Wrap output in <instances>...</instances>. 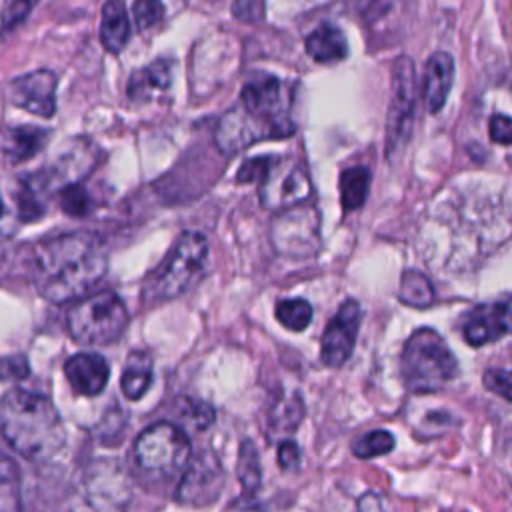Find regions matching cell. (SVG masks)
Segmentation results:
<instances>
[{
    "instance_id": "ba28073f",
    "label": "cell",
    "mask_w": 512,
    "mask_h": 512,
    "mask_svg": "<svg viewBox=\"0 0 512 512\" xmlns=\"http://www.w3.org/2000/svg\"><path fill=\"white\" fill-rule=\"evenodd\" d=\"M270 138L294 134L290 118V92L276 76H258L244 84L238 102Z\"/></svg>"
},
{
    "instance_id": "4316f807",
    "label": "cell",
    "mask_w": 512,
    "mask_h": 512,
    "mask_svg": "<svg viewBox=\"0 0 512 512\" xmlns=\"http://www.w3.org/2000/svg\"><path fill=\"white\" fill-rule=\"evenodd\" d=\"M16 204H18V216L20 220H36L44 214V202L40 200V184L34 176H22L18 180V192H16Z\"/></svg>"
},
{
    "instance_id": "cb8c5ba5",
    "label": "cell",
    "mask_w": 512,
    "mask_h": 512,
    "mask_svg": "<svg viewBox=\"0 0 512 512\" xmlns=\"http://www.w3.org/2000/svg\"><path fill=\"white\" fill-rule=\"evenodd\" d=\"M370 188V170L366 166H352L340 174V200L346 212L362 208Z\"/></svg>"
},
{
    "instance_id": "52a82bcc",
    "label": "cell",
    "mask_w": 512,
    "mask_h": 512,
    "mask_svg": "<svg viewBox=\"0 0 512 512\" xmlns=\"http://www.w3.org/2000/svg\"><path fill=\"white\" fill-rule=\"evenodd\" d=\"M134 456L142 470L174 476L184 470L192 458V446L186 432L170 422L148 426L134 444Z\"/></svg>"
},
{
    "instance_id": "d4e9b609",
    "label": "cell",
    "mask_w": 512,
    "mask_h": 512,
    "mask_svg": "<svg viewBox=\"0 0 512 512\" xmlns=\"http://www.w3.org/2000/svg\"><path fill=\"white\" fill-rule=\"evenodd\" d=\"M398 298L412 308H428L434 302L432 282L418 270H406L400 278Z\"/></svg>"
},
{
    "instance_id": "3957f363",
    "label": "cell",
    "mask_w": 512,
    "mask_h": 512,
    "mask_svg": "<svg viewBox=\"0 0 512 512\" xmlns=\"http://www.w3.org/2000/svg\"><path fill=\"white\" fill-rule=\"evenodd\" d=\"M400 370L408 390L426 394L446 386L456 376L458 362L438 332L420 328L404 344Z\"/></svg>"
},
{
    "instance_id": "836d02e7",
    "label": "cell",
    "mask_w": 512,
    "mask_h": 512,
    "mask_svg": "<svg viewBox=\"0 0 512 512\" xmlns=\"http://www.w3.org/2000/svg\"><path fill=\"white\" fill-rule=\"evenodd\" d=\"M132 16L140 30H148L162 20L164 4L162 0H134Z\"/></svg>"
},
{
    "instance_id": "ffe728a7",
    "label": "cell",
    "mask_w": 512,
    "mask_h": 512,
    "mask_svg": "<svg viewBox=\"0 0 512 512\" xmlns=\"http://www.w3.org/2000/svg\"><path fill=\"white\" fill-rule=\"evenodd\" d=\"M304 44L308 56L320 64L340 62L348 56V42L344 32L330 22H322L320 26H316L306 36Z\"/></svg>"
},
{
    "instance_id": "30bf717a",
    "label": "cell",
    "mask_w": 512,
    "mask_h": 512,
    "mask_svg": "<svg viewBox=\"0 0 512 512\" xmlns=\"http://www.w3.org/2000/svg\"><path fill=\"white\" fill-rule=\"evenodd\" d=\"M260 202L268 210H286L302 204L310 192V176L298 162H286L280 156H272L264 178L258 182Z\"/></svg>"
},
{
    "instance_id": "e575fe53",
    "label": "cell",
    "mask_w": 512,
    "mask_h": 512,
    "mask_svg": "<svg viewBox=\"0 0 512 512\" xmlns=\"http://www.w3.org/2000/svg\"><path fill=\"white\" fill-rule=\"evenodd\" d=\"M38 4V0H4L2 4V30L10 32L20 22L26 20V16L32 12V8Z\"/></svg>"
},
{
    "instance_id": "5bb4252c",
    "label": "cell",
    "mask_w": 512,
    "mask_h": 512,
    "mask_svg": "<svg viewBox=\"0 0 512 512\" xmlns=\"http://www.w3.org/2000/svg\"><path fill=\"white\" fill-rule=\"evenodd\" d=\"M10 102L40 118H50L56 112V74L40 68L14 78L8 86Z\"/></svg>"
},
{
    "instance_id": "603a6c76",
    "label": "cell",
    "mask_w": 512,
    "mask_h": 512,
    "mask_svg": "<svg viewBox=\"0 0 512 512\" xmlns=\"http://www.w3.org/2000/svg\"><path fill=\"white\" fill-rule=\"evenodd\" d=\"M152 384V360L144 352H132L120 376L122 392L128 400H138Z\"/></svg>"
},
{
    "instance_id": "4dcf8cb0",
    "label": "cell",
    "mask_w": 512,
    "mask_h": 512,
    "mask_svg": "<svg viewBox=\"0 0 512 512\" xmlns=\"http://www.w3.org/2000/svg\"><path fill=\"white\" fill-rule=\"evenodd\" d=\"M394 450V436L388 430H372L362 434L354 444L352 452L356 458H376Z\"/></svg>"
},
{
    "instance_id": "8d00e7d4",
    "label": "cell",
    "mask_w": 512,
    "mask_h": 512,
    "mask_svg": "<svg viewBox=\"0 0 512 512\" xmlns=\"http://www.w3.org/2000/svg\"><path fill=\"white\" fill-rule=\"evenodd\" d=\"M490 138L498 144H512V118L504 114H494L490 118Z\"/></svg>"
},
{
    "instance_id": "1f68e13d",
    "label": "cell",
    "mask_w": 512,
    "mask_h": 512,
    "mask_svg": "<svg viewBox=\"0 0 512 512\" xmlns=\"http://www.w3.org/2000/svg\"><path fill=\"white\" fill-rule=\"evenodd\" d=\"M60 206L66 214L78 218L86 216L92 210V198L82 184L72 182L60 190Z\"/></svg>"
},
{
    "instance_id": "8fae6325",
    "label": "cell",
    "mask_w": 512,
    "mask_h": 512,
    "mask_svg": "<svg viewBox=\"0 0 512 512\" xmlns=\"http://www.w3.org/2000/svg\"><path fill=\"white\" fill-rule=\"evenodd\" d=\"M318 214L310 206H292L272 222V242L284 256H310L320 244Z\"/></svg>"
},
{
    "instance_id": "e0dca14e",
    "label": "cell",
    "mask_w": 512,
    "mask_h": 512,
    "mask_svg": "<svg viewBox=\"0 0 512 512\" xmlns=\"http://www.w3.org/2000/svg\"><path fill=\"white\" fill-rule=\"evenodd\" d=\"M64 374L74 392L82 396H96L106 388L110 368L104 356L94 352H80L66 360Z\"/></svg>"
},
{
    "instance_id": "ab89813d",
    "label": "cell",
    "mask_w": 512,
    "mask_h": 512,
    "mask_svg": "<svg viewBox=\"0 0 512 512\" xmlns=\"http://www.w3.org/2000/svg\"><path fill=\"white\" fill-rule=\"evenodd\" d=\"M358 512H384L382 500L374 492H368L358 500Z\"/></svg>"
},
{
    "instance_id": "74e56055",
    "label": "cell",
    "mask_w": 512,
    "mask_h": 512,
    "mask_svg": "<svg viewBox=\"0 0 512 512\" xmlns=\"http://www.w3.org/2000/svg\"><path fill=\"white\" fill-rule=\"evenodd\" d=\"M278 464L282 470H294L300 464V448L292 440H284L278 446Z\"/></svg>"
},
{
    "instance_id": "484cf974",
    "label": "cell",
    "mask_w": 512,
    "mask_h": 512,
    "mask_svg": "<svg viewBox=\"0 0 512 512\" xmlns=\"http://www.w3.org/2000/svg\"><path fill=\"white\" fill-rule=\"evenodd\" d=\"M20 470L10 456H2L0 466V512H20Z\"/></svg>"
},
{
    "instance_id": "7402d4cb",
    "label": "cell",
    "mask_w": 512,
    "mask_h": 512,
    "mask_svg": "<svg viewBox=\"0 0 512 512\" xmlns=\"http://www.w3.org/2000/svg\"><path fill=\"white\" fill-rule=\"evenodd\" d=\"M48 136H50V130L40 126H28V124L10 126L6 128L4 140H2L4 154L12 164L24 162L36 156L44 148Z\"/></svg>"
},
{
    "instance_id": "9c48e42d",
    "label": "cell",
    "mask_w": 512,
    "mask_h": 512,
    "mask_svg": "<svg viewBox=\"0 0 512 512\" xmlns=\"http://www.w3.org/2000/svg\"><path fill=\"white\" fill-rule=\"evenodd\" d=\"M416 106V68L412 58L400 56L392 64V96L386 116L388 154L398 150L412 130Z\"/></svg>"
},
{
    "instance_id": "7c38bea8",
    "label": "cell",
    "mask_w": 512,
    "mask_h": 512,
    "mask_svg": "<svg viewBox=\"0 0 512 512\" xmlns=\"http://www.w3.org/2000/svg\"><path fill=\"white\" fill-rule=\"evenodd\" d=\"M360 318V304L356 300H344L336 316L326 324L320 346V356L326 366L338 368L352 356Z\"/></svg>"
},
{
    "instance_id": "7a4b0ae2",
    "label": "cell",
    "mask_w": 512,
    "mask_h": 512,
    "mask_svg": "<svg viewBox=\"0 0 512 512\" xmlns=\"http://www.w3.org/2000/svg\"><path fill=\"white\" fill-rule=\"evenodd\" d=\"M4 440L26 460L46 462L66 444V430L52 400L38 392L12 388L0 404Z\"/></svg>"
},
{
    "instance_id": "f35d334b",
    "label": "cell",
    "mask_w": 512,
    "mask_h": 512,
    "mask_svg": "<svg viewBox=\"0 0 512 512\" xmlns=\"http://www.w3.org/2000/svg\"><path fill=\"white\" fill-rule=\"evenodd\" d=\"M28 374V364L24 356L4 358V376L6 378H24Z\"/></svg>"
},
{
    "instance_id": "9a60e30c",
    "label": "cell",
    "mask_w": 512,
    "mask_h": 512,
    "mask_svg": "<svg viewBox=\"0 0 512 512\" xmlns=\"http://www.w3.org/2000/svg\"><path fill=\"white\" fill-rule=\"evenodd\" d=\"M222 482L224 472L218 460L212 454H202L192 460V464L184 472L176 490V500L192 506L210 504L218 498Z\"/></svg>"
},
{
    "instance_id": "f546056e",
    "label": "cell",
    "mask_w": 512,
    "mask_h": 512,
    "mask_svg": "<svg viewBox=\"0 0 512 512\" xmlns=\"http://www.w3.org/2000/svg\"><path fill=\"white\" fill-rule=\"evenodd\" d=\"M304 416V406L300 398L294 394L290 398H282L272 410H270V426L276 432H292L298 428V422Z\"/></svg>"
},
{
    "instance_id": "83f0119b",
    "label": "cell",
    "mask_w": 512,
    "mask_h": 512,
    "mask_svg": "<svg viewBox=\"0 0 512 512\" xmlns=\"http://www.w3.org/2000/svg\"><path fill=\"white\" fill-rule=\"evenodd\" d=\"M276 320L292 332H302L312 322V306L304 298L282 300L276 306Z\"/></svg>"
},
{
    "instance_id": "44dd1931",
    "label": "cell",
    "mask_w": 512,
    "mask_h": 512,
    "mask_svg": "<svg viewBox=\"0 0 512 512\" xmlns=\"http://www.w3.org/2000/svg\"><path fill=\"white\" fill-rule=\"evenodd\" d=\"M130 40V20L124 0H106L100 18V42L106 52L118 54Z\"/></svg>"
},
{
    "instance_id": "5b68a950",
    "label": "cell",
    "mask_w": 512,
    "mask_h": 512,
    "mask_svg": "<svg viewBox=\"0 0 512 512\" xmlns=\"http://www.w3.org/2000/svg\"><path fill=\"white\" fill-rule=\"evenodd\" d=\"M130 496V480L116 462H94L78 476L64 512H124Z\"/></svg>"
},
{
    "instance_id": "2e32d148",
    "label": "cell",
    "mask_w": 512,
    "mask_h": 512,
    "mask_svg": "<svg viewBox=\"0 0 512 512\" xmlns=\"http://www.w3.org/2000/svg\"><path fill=\"white\" fill-rule=\"evenodd\" d=\"M214 138L220 152L234 154L258 140H268L270 134L240 104H236L220 118Z\"/></svg>"
},
{
    "instance_id": "6da1fadb",
    "label": "cell",
    "mask_w": 512,
    "mask_h": 512,
    "mask_svg": "<svg viewBox=\"0 0 512 512\" xmlns=\"http://www.w3.org/2000/svg\"><path fill=\"white\" fill-rule=\"evenodd\" d=\"M108 254L90 232H70L42 240L30 258L32 282L42 298L64 304L90 292L106 274Z\"/></svg>"
},
{
    "instance_id": "f1b7e54d",
    "label": "cell",
    "mask_w": 512,
    "mask_h": 512,
    "mask_svg": "<svg viewBox=\"0 0 512 512\" xmlns=\"http://www.w3.org/2000/svg\"><path fill=\"white\" fill-rule=\"evenodd\" d=\"M238 480L248 494H254L260 488V458L252 440H244L240 444Z\"/></svg>"
},
{
    "instance_id": "4fadbf2b",
    "label": "cell",
    "mask_w": 512,
    "mask_h": 512,
    "mask_svg": "<svg viewBox=\"0 0 512 512\" xmlns=\"http://www.w3.org/2000/svg\"><path fill=\"white\" fill-rule=\"evenodd\" d=\"M508 334H512V296L476 306L462 326V336L470 346H484Z\"/></svg>"
},
{
    "instance_id": "277c9868",
    "label": "cell",
    "mask_w": 512,
    "mask_h": 512,
    "mask_svg": "<svg viewBox=\"0 0 512 512\" xmlns=\"http://www.w3.org/2000/svg\"><path fill=\"white\" fill-rule=\"evenodd\" d=\"M208 242L200 232L186 230L178 236L162 266L148 278L146 298L170 300L190 290L206 268Z\"/></svg>"
},
{
    "instance_id": "d6986e66",
    "label": "cell",
    "mask_w": 512,
    "mask_h": 512,
    "mask_svg": "<svg viewBox=\"0 0 512 512\" xmlns=\"http://www.w3.org/2000/svg\"><path fill=\"white\" fill-rule=\"evenodd\" d=\"M170 78V64L166 60H154L132 72L126 94L132 102H148L170 88Z\"/></svg>"
},
{
    "instance_id": "ac0fdd59",
    "label": "cell",
    "mask_w": 512,
    "mask_h": 512,
    "mask_svg": "<svg viewBox=\"0 0 512 512\" xmlns=\"http://www.w3.org/2000/svg\"><path fill=\"white\" fill-rule=\"evenodd\" d=\"M454 84V60L448 52H434L424 66L422 96L430 114L440 112Z\"/></svg>"
},
{
    "instance_id": "d590c367",
    "label": "cell",
    "mask_w": 512,
    "mask_h": 512,
    "mask_svg": "<svg viewBox=\"0 0 512 512\" xmlns=\"http://www.w3.org/2000/svg\"><path fill=\"white\" fill-rule=\"evenodd\" d=\"M484 386L494 392L496 396L512 402V370H502V368H490L484 372L482 378Z\"/></svg>"
},
{
    "instance_id": "8992f818",
    "label": "cell",
    "mask_w": 512,
    "mask_h": 512,
    "mask_svg": "<svg viewBox=\"0 0 512 512\" xmlns=\"http://www.w3.org/2000/svg\"><path fill=\"white\" fill-rule=\"evenodd\" d=\"M66 326L78 344L106 346L124 334L128 312L114 292H100L74 304L66 316Z\"/></svg>"
},
{
    "instance_id": "d6a6232c",
    "label": "cell",
    "mask_w": 512,
    "mask_h": 512,
    "mask_svg": "<svg viewBox=\"0 0 512 512\" xmlns=\"http://www.w3.org/2000/svg\"><path fill=\"white\" fill-rule=\"evenodd\" d=\"M180 414L190 420L198 430L208 428L214 422V408L202 400L196 398H180L178 400Z\"/></svg>"
}]
</instances>
